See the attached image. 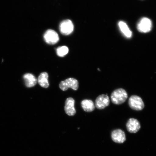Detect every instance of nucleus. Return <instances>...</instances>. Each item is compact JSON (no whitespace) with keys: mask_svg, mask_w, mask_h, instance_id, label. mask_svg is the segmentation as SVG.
<instances>
[{"mask_svg":"<svg viewBox=\"0 0 156 156\" xmlns=\"http://www.w3.org/2000/svg\"><path fill=\"white\" fill-rule=\"evenodd\" d=\"M152 23L151 20L146 17L141 19L137 25V28L140 32L146 33L151 30Z\"/></svg>","mask_w":156,"mask_h":156,"instance_id":"nucleus-4","label":"nucleus"},{"mask_svg":"<svg viewBox=\"0 0 156 156\" xmlns=\"http://www.w3.org/2000/svg\"><path fill=\"white\" fill-rule=\"evenodd\" d=\"M110 100L108 95L102 94L99 95L95 101V106L99 110H102L110 104Z\"/></svg>","mask_w":156,"mask_h":156,"instance_id":"nucleus-7","label":"nucleus"},{"mask_svg":"<svg viewBox=\"0 0 156 156\" xmlns=\"http://www.w3.org/2000/svg\"><path fill=\"white\" fill-rule=\"evenodd\" d=\"M44 38L47 43L50 44H55L59 41L57 33L51 29L48 30L45 33Z\"/></svg>","mask_w":156,"mask_h":156,"instance_id":"nucleus-5","label":"nucleus"},{"mask_svg":"<svg viewBox=\"0 0 156 156\" xmlns=\"http://www.w3.org/2000/svg\"><path fill=\"white\" fill-rule=\"evenodd\" d=\"M68 51H69V49L66 46L59 47L56 49V53L57 55L61 57H64L66 55Z\"/></svg>","mask_w":156,"mask_h":156,"instance_id":"nucleus-15","label":"nucleus"},{"mask_svg":"<svg viewBox=\"0 0 156 156\" xmlns=\"http://www.w3.org/2000/svg\"><path fill=\"white\" fill-rule=\"evenodd\" d=\"M128 104L130 108L136 111H141L145 107L141 98L136 95H133L129 98Z\"/></svg>","mask_w":156,"mask_h":156,"instance_id":"nucleus-2","label":"nucleus"},{"mask_svg":"<svg viewBox=\"0 0 156 156\" xmlns=\"http://www.w3.org/2000/svg\"><path fill=\"white\" fill-rule=\"evenodd\" d=\"M75 101L72 98H68L66 99L65 102L64 110L68 115L74 116L76 113L75 108Z\"/></svg>","mask_w":156,"mask_h":156,"instance_id":"nucleus-10","label":"nucleus"},{"mask_svg":"<svg viewBox=\"0 0 156 156\" xmlns=\"http://www.w3.org/2000/svg\"><path fill=\"white\" fill-rule=\"evenodd\" d=\"M119 26L121 31L126 37H131L132 36V32L125 23L122 21H120L119 23Z\"/></svg>","mask_w":156,"mask_h":156,"instance_id":"nucleus-14","label":"nucleus"},{"mask_svg":"<svg viewBox=\"0 0 156 156\" xmlns=\"http://www.w3.org/2000/svg\"><path fill=\"white\" fill-rule=\"evenodd\" d=\"M128 94L123 89L115 90L111 95V100L115 105H119L126 102L128 98Z\"/></svg>","mask_w":156,"mask_h":156,"instance_id":"nucleus-1","label":"nucleus"},{"mask_svg":"<svg viewBox=\"0 0 156 156\" xmlns=\"http://www.w3.org/2000/svg\"><path fill=\"white\" fill-rule=\"evenodd\" d=\"M81 106L84 111L90 112L94 110L95 106L93 101L89 99H85L81 102Z\"/></svg>","mask_w":156,"mask_h":156,"instance_id":"nucleus-13","label":"nucleus"},{"mask_svg":"<svg viewBox=\"0 0 156 156\" xmlns=\"http://www.w3.org/2000/svg\"><path fill=\"white\" fill-rule=\"evenodd\" d=\"M48 74L46 72L41 73L38 78L39 84L42 87L47 88L49 85L48 80Z\"/></svg>","mask_w":156,"mask_h":156,"instance_id":"nucleus-12","label":"nucleus"},{"mask_svg":"<svg viewBox=\"0 0 156 156\" xmlns=\"http://www.w3.org/2000/svg\"><path fill=\"white\" fill-rule=\"evenodd\" d=\"M112 138L113 141L116 143H122L126 141V134L121 129L115 130L112 132Z\"/></svg>","mask_w":156,"mask_h":156,"instance_id":"nucleus-9","label":"nucleus"},{"mask_svg":"<svg viewBox=\"0 0 156 156\" xmlns=\"http://www.w3.org/2000/svg\"><path fill=\"white\" fill-rule=\"evenodd\" d=\"M25 85L28 87H34L36 85L37 80L36 77L31 73H26L23 76Z\"/></svg>","mask_w":156,"mask_h":156,"instance_id":"nucleus-11","label":"nucleus"},{"mask_svg":"<svg viewBox=\"0 0 156 156\" xmlns=\"http://www.w3.org/2000/svg\"><path fill=\"white\" fill-rule=\"evenodd\" d=\"M74 26L73 22L69 20H66L60 23L59 29L62 34L68 35L73 32Z\"/></svg>","mask_w":156,"mask_h":156,"instance_id":"nucleus-6","label":"nucleus"},{"mask_svg":"<svg viewBox=\"0 0 156 156\" xmlns=\"http://www.w3.org/2000/svg\"><path fill=\"white\" fill-rule=\"evenodd\" d=\"M128 131L131 133H136L141 128V125L138 121L134 118H130L126 123Z\"/></svg>","mask_w":156,"mask_h":156,"instance_id":"nucleus-8","label":"nucleus"},{"mask_svg":"<svg viewBox=\"0 0 156 156\" xmlns=\"http://www.w3.org/2000/svg\"><path fill=\"white\" fill-rule=\"evenodd\" d=\"M59 87L63 91L67 90L69 88H71L74 90H77L79 88V82L76 79L74 78H68L65 80L61 82Z\"/></svg>","mask_w":156,"mask_h":156,"instance_id":"nucleus-3","label":"nucleus"}]
</instances>
